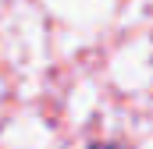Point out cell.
<instances>
[{
	"label": "cell",
	"instance_id": "6da1fadb",
	"mask_svg": "<svg viewBox=\"0 0 153 149\" xmlns=\"http://www.w3.org/2000/svg\"><path fill=\"white\" fill-rule=\"evenodd\" d=\"M85 149H121L117 142H93V146H85Z\"/></svg>",
	"mask_w": 153,
	"mask_h": 149
}]
</instances>
